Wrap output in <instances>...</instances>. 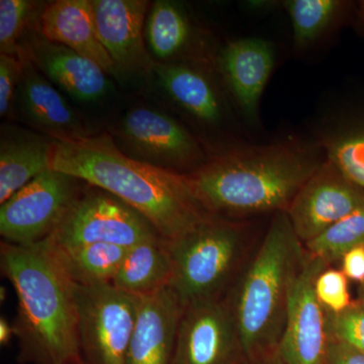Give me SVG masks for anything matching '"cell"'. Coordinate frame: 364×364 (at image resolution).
Returning <instances> with one entry per match:
<instances>
[{"label":"cell","instance_id":"cell-14","mask_svg":"<svg viewBox=\"0 0 364 364\" xmlns=\"http://www.w3.org/2000/svg\"><path fill=\"white\" fill-rule=\"evenodd\" d=\"M183 308L171 287L140 298L127 364H171Z\"/></svg>","mask_w":364,"mask_h":364},{"label":"cell","instance_id":"cell-7","mask_svg":"<svg viewBox=\"0 0 364 364\" xmlns=\"http://www.w3.org/2000/svg\"><path fill=\"white\" fill-rule=\"evenodd\" d=\"M80 346L95 364H127L140 298L112 284L76 286Z\"/></svg>","mask_w":364,"mask_h":364},{"label":"cell","instance_id":"cell-31","mask_svg":"<svg viewBox=\"0 0 364 364\" xmlns=\"http://www.w3.org/2000/svg\"><path fill=\"white\" fill-rule=\"evenodd\" d=\"M342 272L347 279L364 284V246L348 251L342 257Z\"/></svg>","mask_w":364,"mask_h":364},{"label":"cell","instance_id":"cell-5","mask_svg":"<svg viewBox=\"0 0 364 364\" xmlns=\"http://www.w3.org/2000/svg\"><path fill=\"white\" fill-rule=\"evenodd\" d=\"M243 245L240 225L214 215L170 241L173 264L170 287L182 305L219 299L238 265Z\"/></svg>","mask_w":364,"mask_h":364},{"label":"cell","instance_id":"cell-27","mask_svg":"<svg viewBox=\"0 0 364 364\" xmlns=\"http://www.w3.org/2000/svg\"><path fill=\"white\" fill-rule=\"evenodd\" d=\"M33 4L28 0L0 1V50L1 54L20 57L18 41L25 30Z\"/></svg>","mask_w":364,"mask_h":364},{"label":"cell","instance_id":"cell-25","mask_svg":"<svg viewBox=\"0 0 364 364\" xmlns=\"http://www.w3.org/2000/svg\"><path fill=\"white\" fill-rule=\"evenodd\" d=\"M318 143L328 161L364 189V122L329 131Z\"/></svg>","mask_w":364,"mask_h":364},{"label":"cell","instance_id":"cell-9","mask_svg":"<svg viewBox=\"0 0 364 364\" xmlns=\"http://www.w3.org/2000/svg\"><path fill=\"white\" fill-rule=\"evenodd\" d=\"M328 267L324 261L306 252L291 289L277 348L282 364H327L331 337L327 313L316 296L315 282Z\"/></svg>","mask_w":364,"mask_h":364},{"label":"cell","instance_id":"cell-34","mask_svg":"<svg viewBox=\"0 0 364 364\" xmlns=\"http://www.w3.org/2000/svg\"><path fill=\"white\" fill-rule=\"evenodd\" d=\"M354 28L359 35L364 37V0L359 1L355 7V18H354Z\"/></svg>","mask_w":364,"mask_h":364},{"label":"cell","instance_id":"cell-8","mask_svg":"<svg viewBox=\"0 0 364 364\" xmlns=\"http://www.w3.org/2000/svg\"><path fill=\"white\" fill-rule=\"evenodd\" d=\"M77 181L49 169L1 203L0 234L4 242L32 245L46 240L77 198Z\"/></svg>","mask_w":364,"mask_h":364},{"label":"cell","instance_id":"cell-28","mask_svg":"<svg viewBox=\"0 0 364 364\" xmlns=\"http://www.w3.org/2000/svg\"><path fill=\"white\" fill-rule=\"evenodd\" d=\"M326 313L330 337L364 353V303H352L341 313Z\"/></svg>","mask_w":364,"mask_h":364},{"label":"cell","instance_id":"cell-24","mask_svg":"<svg viewBox=\"0 0 364 364\" xmlns=\"http://www.w3.org/2000/svg\"><path fill=\"white\" fill-rule=\"evenodd\" d=\"M146 32L153 54L168 59L186 49L193 37V26L181 7L169 1H157L151 11Z\"/></svg>","mask_w":364,"mask_h":364},{"label":"cell","instance_id":"cell-19","mask_svg":"<svg viewBox=\"0 0 364 364\" xmlns=\"http://www.w3.org/2000/svg\"><path fill=\"white\" fill-rule=\"evenodd\" d=\"M173 274L169 242H144L127 251L112 284L124 293L145 298L170 287Z\"/></svg>","mask_w":364,"mask_h":364},{"label":"cell","instance_id":"cell-18","mask_svg":"<svg viewBox=\"0 0 364 364\" xmlns=\"http://www.w3.org/2000/svg\"><path fill=\"white\" fill-rule=\"evenodd\" d=\"M23 74L20 85L21 102L28 119L53 140L88 136L80 119L35 65L28 53H21Z\"/></svg>","mask_w":364,"mask_h":364},{"label":"cell","instance_id":"cell-30","mask_svg":"<svg viewBox=\"0 0 364 364\" xmlns=\"http://www.w3.org/2000/svg\"><path fill=\"white\" fill-rule=\"evenodd\" d=\"M23 74L21 57L0 55V114L6 117L11 112L16 85Z\"/></svg>","mask_w":364,"mask_h":364},{"label":"cell","instance_id":"cell-26","mask_svg":"<svg viewBox=\"0 0 364 364\" xmlns=\"http://www.w3.org/2000/svg\"><path fill=\"white\" fill-rule=\"evenodd\" d=\"M304 246L306 252L324 261L328 267L341 260L352 249L364 246V207L335 223Z\"/></svg>","mask_w":364,"mask_h":364},{"label":"cell","instance_id":"cell-23","mask_svg":"<svg viewBox=\"0 0 364 364\" xmlns=\"http://www.w3.org/2000/svg\"><path fill=\"white\" fill-rule=\"evenodd\" d=\"M293 26L294 43L306 49L318 42L344 16L349 2L341 0H287L282 2Z\"/></svg>","mask_w":364,"mask_h":364},{"label":"cell","instance_id":"cell-11","mask_svg":"<svg viewBox=\"0 0 364 364\" xmlns=\"http://www.w3.org/2000/svg\"><path fill=\"white\" fill-rule=\"evenodd\" d=\"M363 207V189L326 159L299 189L286 213L294 233L306 244Z\"/></svg>","mask_w":364,"mask_h":364},{"label":"cell","instance_id":"cell-10","mask_svg":"<svg viewBox=\"0 0 364 364\" xmlns=\"http://www.w3.org/2000/svg\"><path fill=\"white\" fill-rule=\"evenodd\" d=\"M244 359L229 306L220 299L184 306L171 364H238Z\"/></svg>","mask_w":364,"mask_h":364},{"label":"cell","instance_id":"cell-3","mask_svg":"<svg viewBox=\"0 0 364 364\" xmlns=\"http://www.w3.org/2000/svg\"><path fill=\"white\" fill-rule=\"evenodd\" d=\"M0 264L18 296L16 336L47 363L80 360L76 284L51 247L2 242Z\"/></svg>","mask_w":364,"mask_h":364},{"label":"cell","instance_id":"cell-15","mask_svg":"<svg viewBox=\"0 0 364 364\" xmlns=\"http://www.w3.org/2000/svg\"><path fill=\"white\" fill-rule=\"evenodd\" d=\"M41 33L56 43L112 71L114 63L98 36L90 0H58L46 7L41 16Z\"/></svg>","mask_w":364,"mask_h":364},{"label":"cell","instance_id":"cell-2","mask_svg":"<svg viewBox=\"0 0 364 364\" xmlns=\"http://www.w3.org/2000/svg\"><path fill=\"white\" fill-rule=\"evenodd\" d=\"M317 142L287 138L241 145L188 174L210 215L230 217L287 212L301 186L326 161Z\"/></svg>","mask_w":364,"mask_h":364},{"label":"cell","instance_id":"cell-13","mask_svg":"<svg viewBox=\"0 0 364 364\" xmlns=\"http://www.w3.org/2000/svg\"><path fill=\"white\" fill-rule=\"evenodd\" d=\"M218 64L242 114L255 124L261 97L274 68V46L259 37L235 40L223 48Z\"/></svg>","mask_w":364,"mask_h":364},{"label":"cell","instance_id":"cell-4","mask_svg":"<svg viewBox=\"0 0 364 364\" xmlns=\"http://www.w3.org/2000/svg\"><path fill=\"white\" fill-rule=\"evenodd\" d=\"M306 254L287 213L275 214L259 249L226 301L248 363L277 351L291 289Z\"/></svg>","mask_w":364,"mask_h":364},{"label":"cell","instance_id":"cell-21","mask_svg":"<svg viewBox=\"0 0 364 364\" xmlns=\"http://www.w3.org/2000/svg\"><path fill=\"white\" fill-rule=\"evenodd\" d=\"M51 142L38 136L2 138L0 147V203L50 169Z\"/></svg>","mask_w":364,"mask_h":364},{"label":"cell","instance_id":"cell-32","mask_svg":"<svg viewBox=\"0 0 364 364\" xmlns=\"http://www.w3.org/2000/svg\"><path fill=\"white\" fill-rule=\"evenodd\" d=\"M327 364H364V353L331 338Z\"/></svg>","mask_w":364,"mask_h":364},{"label":"cell","instance_id":"cell-37","mask_svg":"<svg viewBox=\"0 0 364 364\" xmlns=\"http://www.w3.org/2000/svg\"><path fill=\"white\" fill-rule=\"evenodd\" d=\"M60 364H82L80 360L70 361V363H60Z\"/></svg>","mask_w":364,"mask_h":364},{"label":"cell","instance_id":"cell-36","mask_svg":"<svg viewBox=\"0 0 364 364\" xmlns=\"http://www.w3.org/2000/svg\"><path fill=\"white\" fill-rule=\"evenodd\" d=\"M358 301L364 303V284H361L360 289H359Z\"/></svg>","mask_w":364,"mask_h":364},{"label":"cell","instance_id":"cell-22","mask_svg":"<svg viewBox=\"0 0 364 364\" xmlns=\"http://www.w3.org/2000/svg\"><path fill=\"white\" fill-rule=\"evenodd\" d=\"M46 243L56 254L62 267L76 286L112 284L128 251V249L111 244L57 248L48 242Z\"/></svg>","mask_w":364,"mask_h":364},{"label":"cell","instance_id":"cell-35","mask_svg":"<svg viewBox=\"0 0 364 364\" xmlns=\"http://www.w3.org/2000/svg\"><path fill=\"white\" fill-rule=\"evenodd\" d=\"M254 364H282V361L277 351L274 354H272V355L268 356V358L262 359V360L258 361V363Z\"/></svg>","mask_w":364,"mask_h":364},{"label":"cell","instance_id":"cell-29","mask_svg":"<svg viewBox=\"0 0 364 364\" xmlns=\"http://www.w3.org/2000/svg\"><path fill=\"white\" fill-rule=\"evenodd\" d=\"M315 291L318 301L327 312L341 313L352 305L348 279L342 270L326 268L316 279Z\"/></svg>","mask_w":364,"mask_h":364},{"label":"cell","instance_id":"cell-6","mask_svg":"<svg viewBox=\"0 0 364 364\" xmlns=\"http://www.w3.org/2000/svg\"><path fill=\"white\" fill-rule=\"evenodd\" d=\"M157 238L162 237L145 217L100 189L77 196L45 241L57 248L102 243L130 249Z\"/></svg>","mask_w":364,"mask_h":364},{"label":"cell","instance_id":"cell-16","mask_svg":"<svg viewBox=\"0 0 364 364\" xmlns=\"http://www.w3.org/2000/svg\"><path fill=\"white\" fill-rule=\"evenodd\" d=\"M97 33L114 65L134 68L146 60L142 28L148 2L91 0Z\"/></svg>","mask_w":364,"mask_h":364},{"label":"cell","instance_id":"cell-20","mask_svg":"<svg viewBox=\"0 0 364 364\" xmlns=\"http://www.w3.org/2000/svg\"><path fill=\"white\" fill-rule=\"evenodd\" d=\"M164 90L191 116L208 124H217L224 111L210 79L200 69L186 64H163L156 68Z\"/></svg>","mask_w":364,"mask_h":364},{"label":"cell","instance_id":"cell-33","mask_svg":"<svg viewBox=\"0 0 364 364\" xmlns=\"http://www.w3.org/2000/svg\"><path fill=\"white\" fill-rule=\"evenodd\" d=\"M14 335H16L14 326L9 324L6 318H1L0 320V343L6 345L11 341Z\"/></svg>","mask_w":364,"mask_h":364},{"label":"cell","instance_id":"cell-12","mask_svg":"<svg viewBox=\"0 0 364 364\" xmlns=\"http://www.w3.org/2000/svg\"><path fill=\"white\" fill-rule=\"evenodd\" d=\"M123 135L132 147L169 169L200 168L207 161L200 143L176 119L147 107L124 117Z\"/></svg>","mask_w":364,"mask_h":364},{"label":"cell","instance_id":"cell-17","mask_svg":"<svg viewBox=\"0 0 364 364\" xmlns=\"http://www.w3.org/2000/svg\"><path fill=\"white\" fill-rule=\"evenodd\" d=\"M44 38V37H43ZM28 55L49 80L75 100L93 102L107 90L105 71L95 62L65 46L33 39Z\"/></svg>","mask_w":364,"mask_h":364},{"label":"cell","instance_id":"cell-1","mask_svg":"<svg viewBox=\"0 0 364 364\" xmlns=\"http://www.w3.org/2000/svg\"><path fill=\"white\" fill-rule=\"evenodd\" d=\"M50 169L116 196L145 217L168 242L210 215L188 174L127 156L105 135L52 140Z\"/></svg>","mask_w":364,"mask_h":364}]
</instances>
